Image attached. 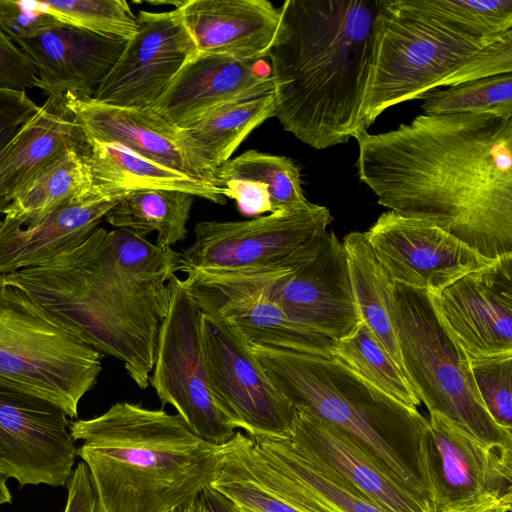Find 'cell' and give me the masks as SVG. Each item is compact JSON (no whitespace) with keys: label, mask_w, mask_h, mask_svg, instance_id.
I'll use <instances>...</instances> for the list:
<instances>
[{"label":"cell","mask_w":512,"mask_h":512,"mask_svg":"<svg viewBox=\"0 0 512 512\" xmlns=\"http://www.w3.org/2000/svg\"><path fill=\"white\" fill-rule=\"evenodd\" d=\"M65 411L0 383V474L20 487L64 486L77 455Z\"/></svg>","instance_id":"obj_15"},{"label":"cell","mask_w":512,"mask_h":512,"mask_svg":"<svg viewBox=\"0 0 512 512\" xmlns=\"http://www.w3.org/2000/svg\"><path fill=\"white\" fill-rule=\"evenodd\" d=\"M249 343V342H248ZM269 380L300 412L339 430L433 508L429 421L335 357L249 343Z\"/></svg>","instance_id":"obj_5"},{"label":"cell","mask_w":512,"mask_h":512,"mask_svg":"<svg viewBox=\"0 0 512 512\" xmlns=\"http://www.w3.org/2000/svg\"><path fill=\"white\" fill-rule=\"evenodd\" d=\"M272 117L275 106L270 92L221 106L194 123L177 128V137L198 178L215 185L217 169L255 128Z\"/></svg>","instance_id":"obj_29"},{"label":"cell","mask_w":512,"mask_h":512,"mask_svg":"<svg viewBox=\"0 0 512 512\" xmlns=\"http://www.w3.org/2000/svg\"><path fill=\"white\" fill-rule=\"evenodd\" d=\"M330 210L307 205L244 221L196 223L192 244L181 252L180 271L228 272L277 266L327 231Z\"/></svg>","instance_id":"obj_11"},{"label":"cell","mask_w":512,"mask_h":512,"mask_svg":"<svg viewBox=\"0 0 512 512\" xmlns=\"http://www.w3.org/2000/svg\"><path fill=\"white\" fill-rule=\"evenodd\" d=\"M342 244L361 319L405 375L394 320L395 282L379 263L364 232L348 233Z\"/></svg>","instance_id":"obj_30"},{"label":"cell","mask_w":512,"mask_h":512,"mask_svg":"<svg viewBox=\"0 0 512 512\" xmlns=\"http://www.w3.org/2000/svg\"><path fill=\"white\" fill-rule=\"evenodd\" d=\"M82 440L98 512H168L217 479L224 445L197 436L176 413L127 401L69 424Z\"/></svg>","instance_id":"obj_4"},{"label":"cell","mask_w":512,"mask_h":512,"mask_svg":"<svg viewBox=\"0 0 512 512\" xmlns=\"http://www.w3.org/2000/svg\"><path fill=\"white\" fill-rule=\"evenodd\" d=\"M168 287L169 305L159 330L149 385L197 436L225 445L237 428L218 408L209 389L199 334L202 312L183 279L174 275Z\"/></svg>","instance_id":"obj_9"},{"label":"cell","mask_w":512,"mask_h":512,"mask_svg":"<svg viewBox=\"0 0 512 512\" xmlns=\"http://www.w3.org/2000/svg\"><path fill=\"white\" fill-rule=\"evenodd\" d=\"M175 8L197 54L242 60L266 58L280 21L268 0H185Z\"/></svg>","instance_id":"obj_22"},{"label":"cell","mask_w":512,"mask_h":512,"mask_svg":"<svg viewBox=\"0 0 512 512\" xmlns=\"http://www.w3.org/2000/svg\"><path fill=\"white\" fill-rule=\"evenodd\" d=\"M332 356L405 406L417 409L420 405L406 376L363 320L354 332L335 342Z\"/></svg>","instance_id":"obj_33"},{"label":"cell","mask_w":512,"mask_h":512,"mask_svg":"<svg viewBox=\"0 0 512 512\" xmlns=\"http://www.w3.org/2000/svg\"><path fill=\"white\" fill-rule=\"evenodd\" d=\"M36 83L33 63L0 28V86L27 91Z\"/></svg>","instance_id":"obj_39"},{"label":"cell","mask_w":512,"mask_h":512,"mask_svg":"<svg viewBox=\"0 0 512 512\" xmlns=\"http://www.w3.org/2000/svg\"><path fill=\"white\" fill-rule=\"evenodd\" d=\"M68 497L64 512H98V502L87 465L80 462L67 483Z\"/></svg>","instance_id":"obj_41"},{"label":"cell","mask_w":512,"mask_h":512,"mask_svg":"<svg viewBox=\"0 0 512 512\" xmlns=\"http://www.w3.org/2000/svg\"><path fill=\"white\" fill-rule=\"evenodd\" d=\"M38 109L26 90L0 86V150Z\"/></svg>","instance_id":"obj_40"},{"label":"cell","mask_w":512,"mask_h":512,"mask_svg":"<svg viewBox=\"0 0 512 512\" xmlns=\"http://www.w3.org/2000/svg\"><path fill=\"white\" fill-rule=\"evenodd\" d=\"M181 252L134 233L98 227L80 244L37 266L1 275L22 287L83 341L120 360L149 386Z\"/></svg>","instance_id":"obj_2"},{"label":"cell","mask_w":512,"mask_h":512,"mask_svg":"<svg viewBox=\"0 0 512 512\" xmlns=\"http://www.w3.org/2000/svg\"><path fill=\"white\" fill-rule=\"evenodd\" d=\"M253 439L275 465L265 487L302 512H386L301 454L289 438Z\"/></svg>","instance_id":"obj_27"},{"label":"cell","mask_w":512,"mask_h":512,"mask_svg":"<svg viewBox=\"0 0 512 512\" xmlns=\"http://www.w3.org/2000/svg\"><path fill=\"white\" fill-rule=\"evenodd\" d=\"M199 334L209 389L221 412L250 437L290 438L297 411L269 380L245 336L204 313Z\"/></svg>","instance_id":"obj_10"},{"label":"cell","mask_w":512,"mask_h":512,"mask_svg":"<svg viewBox=\"0 0 512 512\" xmlns=\"http://www.w3.org/2000/svg\"><path fill=\"white\" fill-rule=\"evenodd\" d=\"M126 41L58 25L14 43L33 63L36 87L47 97L87 100L116 63Z\"/></svg>","instance_id":"obj_20"},{"label":"cell","mask_w":512,"mask_h":512,"mask_svg":"<svg viewBox=\"0 0 512 512\" xmlns=\"http://www.w3.org/2000/svg\"><path fill=\"white\" fill-rule=\"evenodd\" d=\"M394 300L404 373L420 401L479 440L512 452V430L499 426L485 408L469 358L439 318L430 293L395 282Z\"/></svg>","instance_id":"obj_8"},{"label":"cell","mask_w":512,"mask_h":512,"mask_svg":"<svg viewBox=\"0 0 512 512\" xmlns=\"http://www.w3.org/2000/svg\"><path fill=\"white\" fill-rule=\"evenodd\" d=\"M237 511H238V512H254V511H251V510L246 509V508H244V507H240V506H238V505H237Z\"/></svg>","instance_id":"obj_45"},{"label":"cell","mask_w":512,"mask_h":512,"mask_svg":"<svg viewBox=\"0 0 512 512\" xmlns=\"http://www.w3.org/2000/svg\"><path fill=\"white\" fill-rule=\"evenodd\" d=\"M102 370V353L22 287L0 276V383L76 418Z\"/></svg>","instance_id":"obj_7"},{"label":"cell","mask_w":512,"mask_h":512,"mask_svg":"<svg viewBox=\"0 0 512 512\" xmlns=\"http://www.w3.org/2000/svg\"><path fill=\"white\" fill-rule=\"evenodd\" d=\"M289 439L301 454L384 511L434 512L428 503L387 474L347 436L320 419L297 411Z\"/></svg>","instance_id":"obj_21"},{"label":"cell","mask_w":512,"mask_h":512,"mask_svg":"<svg viewBox=\"0 0 512 512\" xmlns=\"http://www.w3.org/2000/svg\"><path fill=\"white\" fill-rule=\"evenodd\" d=\"M426 115L489 113L512 118V73L466 81L426 92L420 98Z\"/></svg>","instance_id":"obj_34"},{"label":"cell","mask_w":512,"mask_h":512,"mask_svg":"<svg viewBox=\"0 0 512 512\" xmlns=\"http://www.w3.org/2000/svg\"><path fill=\"white\" fill-rule=\"evenodd\" d=\"M138 30L97 86L93 99L126 107H152L194 56L195 45L177 9L139 11Z\"/></svg>","instance_id":"obj_17"},{"label":"cell","mask_w":512,"mask_h":512,"mask_svg":"<svg viewBox=\"0 0 512 512\" xmlns=\"http://www.w3.org/2000/svg\"><path fill=\"white\" fill-rule=\"evenodd\" d=\"M168 512H206V510L199 496H197L185 501Z\"/></svg>","instance_id":"obj_43"},{"label":"cell","mask_w":512,"mask_h":512,"mask_svg":"<svg viewBox=\"0 0 512 512\" xmlns=\"http://www.w3.org/2000/svg\"><path fill=\"white\" fill-rule=\"evenodd\" d=\"M199 498L206 512H238L237 505L225 494L212 486L206 487L199 494Z\"/></svg>","instance_id":"obj_42"},{"label":"cell","mask_w":512,"mask_h":512,"mask_svg":"<svg viewBox=\"0 0 512 512\" xmlns=\"http://www.w3.org/2000/svg\"><path fill=\"white\" fill-rule=\"evenodd\" d=\"M59 24L129 40L138 30L137 16L125 0L35 1Z\"/></svg>","instance_id":"obj_35"},{"label":"cell","mask_w":512,"mask_h":512,"mask_svg":"<svg viewBox=\"0 0 512 512\" xmlns=\"http://www.w3.org/2000/svg\"><path fill=\"white\" fill-rule=\"evenodd\" d=\"M272 89L270 64L264 59L196 53L152 108L172 126L184 128L221 106L260 97Z\"/></svg>","instance_id":"obj_19"},{"label":"cell","mask_w":512,"mask_h":512,"mask_svg":"<svg viewBox=\"0 0 512 512\" xmlns=\"http://www.w3.org/2000/svg\"><path fill=\"white\" fill-rule=\"evenodd\" d=\"M214 184L244 216L295 209L309 203L300 169L288 157L248 150L217 169Z\"/></svg>","instance_id":"obj_28"},{"label":"cell","mask_w":512,"mask_h":512,"mask_svg":"<svg viewBox=\"0 0 512 512\" xmlns=\"http://www.w3.org/2000/svg\"><path fill=\"white\" fill-rule=\"evenodd\" d=\"M118 200L89 194L29 225L2 218L0 276L40 265L80 244L99 227Z\"/></svg>","instance_id":"obj_23"},{"label":"cell","mask_w":512,"mask_h":512,"mask_svg":"<svg viewBox=\"0 0 512 512\" xmlns=\"http://www.w3.org/2000/svg\"><path fill=\"white\" fill-rule=\"evenodd\" d=\"M269 297L295 322L333 341L350 335L362 319L342 242L326 231L280 265L266 267Z\"/></svg>","instance_id":"obj_12"},{"label":"cell","mask_w":512,"mask_h":512,"mask_svg":"<svg viewBox=\"0 0 512 512\" xmlns=\"http://www.w3.org/2000/svg\"><path fill=\"white\" fill-rule=\"evenodd\" d=\"M84 145V130L65 95L47 97L0 150V217L23 183L68 151L81 154Z\"/></svg>","instance_id":"obj_25"},{"label":"cell","mask_w":512,"mask_h":512,"mask_svg":"<svg viewBox=\"0 0 512 512\" xmlns=\"http://www.w3.org/2000/svg\"><path fill=\"white\" fill-rule=\"evenodd\" d=\"M265 268L185 272V287L202 313L225 320L263 346L330 357L335 341L290 319L269 297Z\"/></svg>","instance_id":"obj_14"},{"label":"cell","mask_w":512,"mask_h":512,"mask_svg":"<svg viewBox=\"0 0 512 512\" xmlns=\"http://www.w3.org/2000/svg\"><path fill=\"white\" fill-rule=\"evenodd\" d=\"M430 296L439 318L469 358L512 353V253Z\"/></svg>","instance_id":"obj_18"},{"label":"cell","mask_w":512,"mask_h":512,"mask_svg":"<svg viewBox=\"0 0 512 512\" xmlns=\"http://www.w3.org/2000/svg\"><path fill=\"white\" fill-rule=\"evenodd\" d=\"M469 361L485 408L499 426L512 430V353L470 357Z\"/></svg>","instance_id":"obj_36"},{"label":"cell","mask_w":512,"mask_h":512,"mask_svg":"<svg viewBox=\"0 0 512 512\" xmlns=\"http://www.w3.org/2000/svg\"><path fill=\"white\" fill-rule=\"evenodd\" d=\"M194 196L175 190H140L122 196L104 220L115 229L145 238L156 232V245L172 248L183 241Z\"/></svg>","instance_id":"obj_31"},{"label":"cell","mask_w":512,"mask_h":512,"mask_svg":"<svg viewBox=\"0 0 512 512\" xmlns=\"http://www.w3.org/2000/svg\"><path fill=\"white\" fill-rule=\"evenodd\" d=\"M379 263L394 281L437 293L493 260L437 226L393 211L364 232Z\"/></svg>","instance_id":"obj_16"},{"label":"cell","mask_w":512,"mask_h":512,"mask_svg":"<svg viewBox=\"0 0 512 512\" xmlns=\"http://www.w3.org/2000/svg\"><path fill=\"white\" fill-rule=\"evenodd\" d=\"M65 98L88 136L122 145L157 164L199 179L180 146L177 128L152 107L116 106L69 95Z\"/></svg>","instance_id":"obj_24"},{"label":"cell","mask_w":512,"mask_h":512,"mask_svg":"<svg viewBox=\"0 0 512 512\" xmlns=\"http://www.w3.org/2000/svg\"><path fill=\"white\" fill-rule=\"evenodd\" d=\"M434 512H511L512 452L429 412Z\"/></svg>","instance_id":"obj_13"},{"label":"cell","mask_w":512,"mask_h":512,"mask_svg":"<svg viewBox=\"0 0 512 512\" xmlns=\"http://www.w3.org/2000/svg\"><path fill=\"white\" fill-rule=\"evenodd\" d=\"M356 141L359 179L379 205L488 259L512 253V118L421 114Z\"/></svg>","instance_id":"obj_1"},{"label":"cell","mask_w":512,"mask_h":512,"mask_svg":"<svg viewBox=\"0 0 512 512\" xmlns=\"http://www.w3.org/2000/svg\"><path fill=\"white\" fill-rule=\"evenodd\" d=\"M85 133V132H84ZM81 157L88 169L90 194L120 199L140 190L186 192L225 204L223 189L148 160L122 145L96 140L85 133Z\"/></svg>","instance_id":"obj_26"},{"label":"cell","mask_w":512,"mask_h":512,"mask_svg":"<svg viewBox=\"0 0 512 512\" xmlns=\"http://www.w3.org/2000/svg\"><path fill=\"white\" fill-rule=\"evenodd\" d=\"M59 24L40 11L34 0H0V28L13 40L43 33Z\"/></svg>","instance_id":"obj_38"},{"label":"cell","mask_w":512,"mask_h":512,"mask_svg":"<svg viewBox=\"0 0 512 512\" xmlns=\"http://www.w3.org/2000/svg\"><path fill=\"white\" fill-rule=\"evenodd\" d=\"M506 73H512V31H485L443 0H379L364 125L428 91Z\"/></svg>","instance_id":"obj_6"},{"label":"cell","mask_w":512,"mask_h":512,"mask_svg":"<svg viewBox=\"0 0 512 512\" xmlns=\"http://www.w3.org/2000/svg\"><path fill=\"white\" fill-rule=\"evenodd\" d=\"M379 0H286L267 52L275 116L316 150L368 132L363 101Z\"/></svg>","instance_id":"obj_3"},{"label":"cell","mask_w":512,"mask_h":512,"mask_svg":"<svg viewBox=\"0 0 512 512\" xmlns=\"http://www.w3.org/2000/svg\"><path fill=\"white\" fill-rule=\"evenodd\" d=\"M12 496L6 485V478L0 474V506L11 503Z\"/></svg>","instance_id":"obj_44"},{"label":"cell","mask_w":512,"mask_h":512,"mask_svg":"<svg viewBox=\"0 0 512 512\" xmlns=\"http://www.w3.org/2000/svg\"><path fill=\"white\" fill-rule=\"evenodd\" d=\"M89 194L88 169L79 152L70 150L23 183L2 218L29 225L69 201Z\"/></svg>","instance_id":"obj_32"},{"label":"cell","mask_w":512,"mask_h":512,"mask_svg":"<svg viewBox=\"0 0 512 512\" xmlns=\"http://www.w3.org/2000/svg\"><path fill=\"white\" fill-rule=\"evenodd\" d=\"M211 486L254 512H302L253 481L225 452L220 474Z\"/></svg>","instance_id":"obj_37"}]
</instances>
